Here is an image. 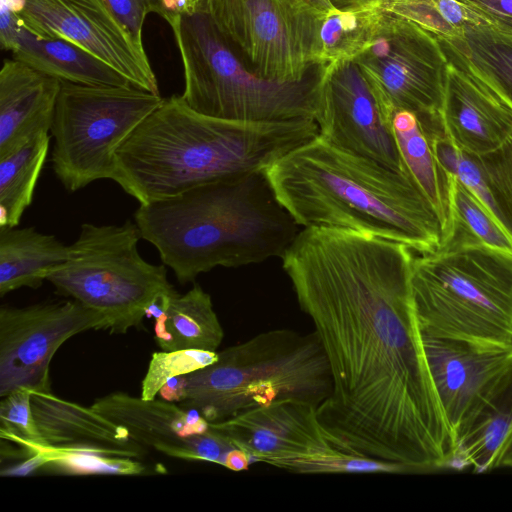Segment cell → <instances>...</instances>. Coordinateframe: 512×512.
<instances>
[{"label": "cell", "instance_id": "obj_1", "mask_svg": "<svg viewBox=\"0 0 512 512\" xmlns=\"http://www.w3.org/2000/svg\"><path fill=\"white\" fill-rule=\"evenodd\" d=\"M414 254L371 234L312 227L281 257L331 373L321 424L338 449L398 473L452 468L455 454L412 306Z\"/></svg>", "mask_w": 512, "mask_h": 512}, {"label": "cell", "instance_id": "obj_2", "mask_svg": "<svg viewBox=\"0 0 512 512\" xmlns=\"http://www.w3.org/2000/svg\"><path fill=\"white\" fill-rule=\"evenodd\" d=\"M318 134L313 119H219L173 95L118 148L112 180L146 205L219 178L265 170Z\"/></svg>", "mask_w": 512, "mask_h": 512}, {"label": "cell", "instance_id": "obj_3", "mask_svg": "<svg viewBox=\"0 0 512 512\" xmlns=\"http://www.w3.org/2000/svg\"><path fill=\"white\" fill-rule=\"evenodd\" d=\"M280 203L303 228L352 230L415 253L437 249L443 223L408 174L342 150L319 135L265 169Z\"/></svg>", "mask_w": 512, "mask_h": 512}, {"label": "cell", "instance_id": "obj_4", "mask_svg": "<svg viewBox=\"0 0 512 512\" xmlns=\"http://www.w3.org/2000/svg\"><path fill=\"white\" fill-rule=\"evenodd\" d=\"M134 221L181 285L216 267L281 258L300 231L265 170L226 176L139 205Z\"/></svg>", "mask_w": 512, "mask_h": 512}, {"label": "cell", "instance_id": "obj_5", "mask_svg": "<svg viewBox=\"0 0 512 512\" xmlns=\"http://www.w3.org/2000/svg\"><path fill=\"white\" fill-rule=\"evenodd\" d=\"M331 390L329 365L316 333L283 328L217 351L213 363L171 379L159 395L216 423L283 399L318 407Z\"/></svg>", "mask_w": 512, "mask_h": 512}, {"label": "cell", "instance_id": "obj_6", "mask_svg": "<svg viewBox=\"0 0 512 512\" xmlns=\"http://www.w3.org/2000/svg\"><path fill=\"white\" fill-rule=\"evenodd\" d=\"M410 293L422 333L512 345V253L460 235L414 254Z\"/></svg>", "mask_w": 512, "mask_h": 512}, {"label": "cell", "instance_id": "obj_7", "mask_svg": "<svg viewBox=\"0 0 512 512\" xmlns=\"http://www.w3.org/2000/svg\"><path fill=\"white\" fill-rule=\"evenodd\" d=\"M180 52L185 103L206 116L251 122L313 119L324 65L299 82L252 73L203 10L165 18Z\"/></svg>", "mask_w": 512, "mask_h": 512}, {"label": "cell", "instance_id": "obj_8", "mask_svg": "<svg viewBox=\"0 0 512 512\" xmlns=\"http://www.w3.org/2000/svg\"><path fill=\"white\" fill-rule=\"evenodd\" d=\"M135 221L83 223L69 259L46 275L57 293L102 315L106 329L125 334L141 326L151 306L176 292L164 264L142 258Z\"/></svg>", "mask_w": 512, "mask_h": 512}, {"label": "cell", "instance_id": "obj_9", "mask_svg": "<svg viewBox=\"0 0 512 512\" xmlns=\"http://www.w3.org/2000/svg\"><path fill=\"white\" fill-rule=\"evenodd\" d=\"M164 101L136 86L61 81L50 128L52 169L68 192L112 180L115 153Z\"/></svg>", "mask_w": 512, "mask_h": 512}, {"label": "cell", "instance_id": "obj_10", "mask_svg": "<svg viewBox=\"0 0 512 512\" xmlns=\"http://www.w3.org/2000/svg\"><path fill=\"white\" fill-rule=\"evenodd\" d=\"M354 61L384 118L413 112L428 139L446 136L442 118L446 56L439 39L416 23L385 11L378 33Z\"/></svg>", "mask_w": 512, "mask_h": 512}, {"label": "cell", "instance_id": "obj_11", "mask_svg": "<svg viewBox=\"0 0 512 512\" xmlns=\"http://www.w3.org/2000/svg\"><path fill=\"white\" fill-rule=\"evenodd\" d=\"M252 462L294 473H398L386 464L338 449L317 415V406L283 399L210 423Z\"/></svg>", "mask_w": 512, "mask_h": 512}, {"label": "cell", "instance_id": "obj_12", "mask_svg": "<svg viewBox=\"0 0 512 512\" xmlns=\"http://www.w3.org/2000/svg\"><path fill=\"white\" fill-rule=\"evenodd\" d=\"M106 330L99 313L78 301L61 300L0 309V397L16 390L47 392L53 356L68 339Z\"/></svg>", "mask_w": 512, "mask_h": 512}, {"label": "cell", "instance_id": "obj_13", "mask_svg": "<svg viewBox=\"0 0 512 512\" xmlns=\"http://www.w3.org/2000/svg\"><path fill=\"white\" fill-rule=\"evenodd\" d=\"M91 407L146 449L174 458L215 463L233 471L247 470L252 463L198 412L171 401L112 392L96 399Z\"/></svg>", "mask_w": 512, "mask_h": 512}, {"label": "cell", "instance_id": "obj_14", "mask_svg": "<svg viewBox=\"0 0 512 512\" xmlns=\"http://www.w3.org/2000/svg\"><path fill=\"white\" fill-rule=\"evenodd\" d=\"M18 16L35 35L68 40L111 66L134 86L160 95L144 45L103 0H25Z\"/></svg>", "mask_w": 512, "mask_h": 512}, {"label": "cell", "instance_id": "obj_15", "mask_svg": "<svg viewBox=\"0 0 512 512\" xmlns=\"http://www.w3.org/2000/svg\"><path fill=\"white\" fill-rule=\"evenodd\" d=\"M314 121L332 145L408 174L391 123L354 60L323 66Z\"/></svg>", "mask_w": 512, "mask_h": 512}, {"label": "cell", "instance_id": "obj_16", "mask_svg": "<svg viewBox=\"0 0 512 512\" xmlns=\"http://www.w3.org/2000/svg\"><path fill=\"white\" fill-rule=\"evenodd\" d=\"M255 75L276 82H299L310 65L289 20L276 0H206L202 9Z\"/></svg>", "mask_w": 512, "mask_h": 512}, {"label": "cell", "instance_id": "obj_17", "mask_svg": "<svg viewBox=\"0 0 512 512\" xmlns=\"http://www.w3.org/2000/svg\"><path fill=\"white\" fill-rule=\"evenodd\" d=\"M438 39L447 60L442 108L446 137L470 155L488 153L512 134V106L457 44Z\"/></svg>", "mask_w": 512, "mask_h": 512}, {"label": "cell", "instance_id": "obj_18", "mask_svg": "<svg viewBox=\"0 0 512 512\" xmlns=\"http://www.w3.org/2000/svg\"><path fill=\"white\" fill-rule=\"evenodd\" d=\"M431 378L454 438L512 367V345L422 333Z\"/></svg>", "mask_w": 512, "mask_h": 512}, {"label": "cell", "instance_id": "obj_19", "mask_svg": "<svg viewBox=\"0 0 512 512\" xmlns=\"http://www.w3.org/2000/svg\"><path fill=\"white\" fill-rule=\"evenodd\" d=\"M31 408L38 431L47 446L94 450L137 460L147 455V449L134 441L125 429L91 406L65 400L51 391H32Z\"/></svg>", "mask_w": 512, "mask_h": 512}, {"label": "cell", "instance_id": "obj_20", "mask_svg": "<svg viewBox=\"0 0 512 512\" xmlns=\"http://www.w3.org/2000/svg\"><path fill=\"white\" fill-rule=\"evenodd\" d=\"M61 81L16 59L0 70V158L49 133Z\"/></svg>", "mask_w": 512, "mask_h": 512}, {"label": "cell", "instance_id": "obj_21", "mask_svg": "<svg viewBox=\"0 0 512 512\" xmlns=\"http://www.w3.org/2000/svg\"><path fill=\"white\" fill-rule=\"evenodd\" d=\"M512 447V367L455 437L454 469L486 473L502 466Z\"/></svg>", "mask_w": 512, "mask_h": 512}, {"label": "cell", "instance_id": "obj_22", "mask_svg": "<svg viewBox=\"0 0 512 512\" xmlns=\"http://www.w3.org/2000/svg\"><path fill=\"white\" fill-rule=\"evenodd\" d=\"M150 316L155 318V342L163 351L217 352L224 338L211 296L198 284L184 294L163 297Z\"/></svg>", "mask_w": 512, "mask_h": 512}, {"label": "cell", "instance_id": "obj_23", "mask_svg": "<svg viewBox=\"0 0 512 512\" xmlns=\"http://www.w3.org/2000/svg\"><path fill=\"white\" fill-rule=\"evenodd\" d=\"M11 52L14 59L60 81L89 86L133 85L78 45L65 39L39 37L24 26Z\"/></svg>", "mask_w": 512, "mask_h": 512}, {"label": "cell", "instance_id": "obj_24", "mask_svg": "<svg viewBox=\"0 0 512 512\" xmlns=\"http://www.w3.org/2000/svg\"><path fill=\"white\" fill-rule=\"evenodd\" d=\"M70 257V245L34 227H0V296L39 288L47 273Z\"/></svg>", "mask_w": 512, "mask_h": 512}, {"label": "cell", "instance_id": "obj_25", "mask_svg": "<svg viewBox=\"0 0 512 512\" xmlns=\"http://www.w3.org/2000/svg\"><path fill=\"white\" fill-rule=\"evenodd\" d=\"M384 15L382 4L351 10L333 8L322 14L308 53L309 64L354 60L371 46Z\"/></svg>", "mask_w": 512, "mask_h": 512}, {"label": "cell", "instance_id": "obj_26", "mask_svg": "<svg viewBox=\"0 0 512 512\" xmlns=\"http://www.w3.org/2000/svg\"><path fill=\"white\" fill-rule=\"evenodd\" d=\"M391 127L405 168L437 211L443 223L444 236L448 224L446 177L431 144L413 112L396 111L391 118Z\"/></svg>", "mask_w": 512, "mask_h": 512}, {"label": "cell", "instance_id": "obj_27", "mask_svg": "<svg viewBox=\"0 0 512 512\" xmlns=\"http://www.w3.org/2000/svg\"><path fill=\"white\" fill-rule=\"evenodd\" d=\"M50 138L49 133H42L0 158V227L18 226L24 211L32 204Z\"/></svg>", "mask_w": 512, "mask_h": 512}, {"label": "cell", "instance_id": "obj_28", "mask_svg": "<svg viewBox=\"0 0 512 512\" xmlns=\"http://www.w3.org/2000/svg\"><path fill=\"white\" fill-rule=\"evenodd\" d=\"M33 456L18 466L20 475L40 469L73 475H140L146 466L137 459L119 458L87 449H63L47 445L33 447Z\"/></svg>", "mask_w": 512, "mask_h": 512}, {"label": "cell", "instance_id": "obj_29", "mask_svg": "<svg viewBox=\"0 0 512 512\" xmlns=\"http://www.w3.org/2000/svg\"><path fill=\"white\" fill-rule=\"evenodd\" d=\"M444 175L448 203L444 236L451 229H457L486 246L512 253V236L494 214L459 180Z\"/></svg>", "mask_w": 512, "mask_h": 512}, {"label": "cell", "instance_id": "obj_30", "mask_svg": "<svg viewBox=\"0 0 512 512\" xmlns=\"http://www.w3.org/2000/svg\"><path fill=\"white\" fill-rule=\"evenodd\" d=\"M451 41L494 82L512 106V33L478 24L468 26L462 38Z\"/></svg>", "mask_w": 512, "mask_h": 512}, {"label": "cell", "instance_id": "obj_31", "mask_svg": "<svg viewBox=\"0 0 512 512\" xmlns=\"http://www.w3.org/2000/svg\"><path fill=\"white\" fill-rule=\"evenodd\" d=\"M382 7L443 39L462 38L468 26L484 24L457 0H386Z\"/></svg>", "mask_w": 512, "mask_h": 512}, {"label": "cell", "instance_id": "obj_32", "mask_svg": "<svg viewBox=\"0 0 512 512\" xmlns=\"http://www.w3.org/2000/svg\"><path fill=\"white\" fill-rule=\"evenodd\" d=\"M473 156L480 166L493 212L512 236V134L498 148Z\"/></svg>", "mask_w": 512, "mask_h": 512}, {"label": "cell", "instance_id": "obj_33", "mask_svg": "<svg viewBox=\"0 0 512 512\" xmlns=\"http://www.w3.org/2000/svg\"><path fill=\"white\" fill-rule=\"evenodd\" d=\"M217 359V352L175 350L154 352L141 382L140 397L151 400L171 379L202 369Z\"/></svg>", "mask_w": 512, "mask_h": 512}, {"label": "cell", "instance_id": "obj_34", "mask_svg": "<svg viewBox=\"0 0 512 512\" xmlns=\"http://www.w3.org/2000/svg\"><path fill=\"white\" fill-rule=\"evenodd\" d=\"M31 392L16 390L0 401V438L26 449L46 445L33 417Z\"/></svg>", "mask_w": 512, "mask_h": 512}, {"label": "cell", "instance_id": "obj_35", "mask_svg": "<svg viewBox=\"0 0 512 512\" xmlns=\"http://www.w3.org/2000/svg\"><path fill=\"white\" fill-rule=\"evenodd\" d=\"M136 41L143 45L142 29L149 13L163 19L170 13L168 0H103Z\"/></svg>", "mask_w": 512, "mask_h": 512}, {"label": "cell", "instance_id": "obj_36", "mask_svg": "<svg viewBox=\"0 0 512 512\" xmlns=\"http://www.w3.org/2000/svg\"><path fill=\"white\" fill-rule=\"evenodd\" d=\"M288 17L293 35L300 43L314 19L333 9L328 0H276Z\"/></svg>", "mask_w": 512, "mask_h": 512}, {"label": "cell", "instance_id": "obj_37", "mask_svg": "<svg viewBox=\"0 0 512 512\" xmlns=\"http://www.w3.org/2000/svg\"><path fill=\"white\" fill-rule=\"evenodd\" d=\"M480 21L499 31L512 33V0H457Z\"/></svg>", "mask_w": 512, "mask_h": 512}, {"label": "cell", "instance_id": "obj_38", "mask_svg": "<svg viewBox=\"0 0 512 512\" xmlns=\"http://www.w3.org/2000/svg\"><path fill=\"white\" fill-rule=\"evenodd\" d=\"M22 26L17 12L0 6V43L3 49L12 51Z\"/></svg>", "mask_w": 512, "mask_h": 512}, {"label": "cell", "instance_id": "obj_39", "mask_svg": "<svg viewBox=\"0 0 512 512\" xmlns=\"http://www.w3.org/2000/svg\"><path fill=\"white\" fill-rule=\"evenodd\" d=\"M337 10L358 9L372 5L382 4L386 0H328Z\"/></svg>", "mask_w": 512, "mask_h": 512}, {"label": "cell", "instance_id": "obj_40", "mask_svg": "<svg viewBox=\"0 0 512 512\" xmlns=\"http://www.w3.org/2000/svg\"><path fill=\"white\" fill-rule=\"evenodd\" d=\"M206 0H184L182 10L183 12H194L202 9Z\"/></svg>", "mask_w": 512, "mask_h": 512}, {"label": "cell", "instance_id": "obj_41", "mask_svg": "<svg viewBox=\"0 0 512 512\" xmlns=\"http://www.w3.org/2000/svg\"><path fill=\"white\" fill-rule=\"evenodd\" d=\"M501 467H512V447L506 454Z\"/></svg>", "mask_w": 512, "mask_h": 512}, {"label": "cell", "instance_id": "obj_42", "mask_svg": "<svg viewBox=\"0 0 512 512\" xmlns=\"http://www.w3.org/2000/svg\"><path fill=\"white\" fill-rule=\"evenodd\" d=\"M181 2H182V7H183L184 0H181ZM181 10H182V9H181Z\"/></svg>", "mask_w": 512, "mask_h": 512}]
</instances>
